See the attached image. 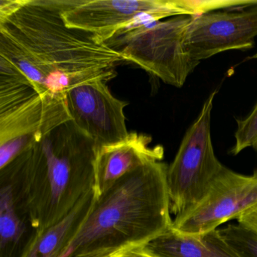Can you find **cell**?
<instances>
[{
    "instance_id": "cell-4",
    "label": "cell",
    "mask_w": 257,
    "mask_h": 257,
    "mask_svg": "<svg viewBox=\"0 0 257 257\" xmlns=\"http://www.w3.org/2000/svg\"><path fill=\"white\" fill-rule=\"evenodd\" d=\"M192 20V16H176L127 31L106 44L118 51L124 61L135 63L168 85L181 88L200 64L185 46Z\"/></svg>"
},
{
    "instance_id": "cell-18",
    "label": "cell",
    "mask_w": 257,
    "mask_h": 257,
    "mask_svg": "<svg viewBox=\"0 0 257 257\" xmlns=\"http://www.w3.org/2000/svg\"><path fill=\"white\" fill-rule=\"evenodd\" d=\"M237 220L238 223L257 228V207L242 215Z\"/></svg>"
},
{
    "instance_id": "cell-13",
    "label": "cell",
    "mask_w": 257,
    "mask_h": 257,
    "mask_svg": "<svg viewBox=\"0 0 257 257\" xmlns=\"http://www.w3.org/2000/svg\"><path fill=\"white\" fill-rule=\"evenodd\" d=\"M144 246L159 257H240L225 241L219 229L186 234L171 227Z\"/></svg>"
},
{
    "instance_id": "cell-10",
    "label": "cell",
    "mask_w": 257,
    "mask_h": 257,
    "mask_svg": "<svg viewBox=\"0 0 257 257\" xmlns=\"http://www.w3.org/2000/svg\"><path fill=\"white\" fill-rule=\"evenodd\" d=\"M171 0H72L62 17L69 28L89 33L106 43L140 15L165 8Z\"/></svg>"
},
{
    "instance_id": "cell-7",
    "label": "cell",
    "mask_w": 257,
    "mask_h": 257,
    "mask_svg": "<svg viewBox=\"0 0 257 257\" xmlns=\"http://www.w3.org/2000/svg\"><path fill=\"white\" fill-rule=\"evenodd\" d=\"M257 207V169L242 175L224 166L204 198L192 210L173 219L172 228L186 234L217 229L218 226Z\"/></svg>"
},
{
    "instance_id": "cell-2",
    "label": "cell",
    "mask_w": 257,
    "mask_h": 257,
    "mask_svg": "<svg viewBox=\"0 0 257 257\" xmlns=\"http://www.w3.org/2000/svg\"><path fill=\"white\" fill-rule=\"evenodd\" d=\"M97 150L70 120L0 169V183L11 187L38 234L65 219L94 190Z\"/></svg>"
},
{
    "instance_id": "cell-8",
    "label": "cell",
    "mask_w": 257,
    "mask_h": 257,
    "mask_svg": "<svg viewBox=\"0 0 257 257\" xmlns=\"http://www.w3.org/2000/svg\"><path fill=\"white\" fill-rule=\"evenodd\" d=\"M192 17L185 46L197 62L225 51L246 50L253 46L257 36V4Z\"/></svg>"
},
{
    "instance_id": "cell-16",
    "label": "cell",
    "mask_w": 257,
    "mask_h": 257,
    "mask_svg": "<svg viewBox=\"0 0 257 257\" xmlns=\"http://www.w3.org/2000/svg\"><path fill=\"white\" fill-rule=\"evenodd\" d=\"M237 128L234 138L235 144L231 150L233 155H237L248 147H255L257 144V103L248 116L237 120Z\"/></svg>"
},
{
    "instance_id": "cell-9",
    "label": "cell",
    "mask_w": 257,
    "mask_h": 257,
    "mask_svg": "<svg viewBox=\"0 0 257 257\" xmlns=\"http://www.w3.org/2000/svg\"><path fill=\"white\" fill-rule=\"evenodd\" d=\"M106 82L92 81L66 92L67 107L75 124L97 148L123 141L128 135L124 109L127 102L112 95Z\"/></svg>"
},
{
    "instance_id": "cell-6",
    "label": "cell",
    "mask_w": 257,
    "mask_h": 257,
    "mask_svg": "<svg viewBox=\"0 0 257 257\" xmlns=\"http://www.w3.org/2000/svg\"><path fill=\"white\" fill-rule=\"evenodd\" d=\"M70 120L66 93L37 94L0 111V169Z\"/></svg>"
},
{
    "instance_id": "cell-19",
    "label": "cell",
    "mask_w": 257,
    "mask_h": 257,
    "mask_svg": "<svg viewBox=\"0 0 257 257\" xmlns=\"http://www.w3.org/2000/svg\"><path fill=\"white\" fill-rule=\"evenodd\" d=\"M251 58H252V59H257V52L255 55H252V56L251 57Z\"/></svg>"
},
{
    "instance_id": "cell-11",
    "label": "cell",
    "mask_w": 257,
    "mask_h": 257,
    "mask_svg": "<svg viewBox=\"0 0 257 257\" xmlns=\"http://www.w3.org/2000/svg\"><path fill=\"white\" fill-rule=\"evenodd\" d=\"M150 135L131 132L123 141L97 150L95 165L96 195H100L127 173L153 162H162V146L150 147Z\"/></svg>"
},
{
    "instance_id": "cell-15",
    "label": "cell",
    "mask_w": 257,
    "mask_h": 257,
    "mask_svg": "<svg viewBox=\"0 0 257 257\" xmlns=\"http://www.w3.org/2000/svg\"><path fill=\"white\" fill-rule=\"evenodd\" d=\"M219 231L239 256L257 257V228L237 222Z\"/></svg>"
},
{
    "instance_id": "cell-21",
    "label": "cell",
    "mask_w": 257,
    "mask_h": 257,
    "mask_svg": "<svg viewBox=\"0 0 257 257\" xmlns=\"http://www.w3.org/2000/svg\"><path fill=\"white\" fill-rule=\"evenodd\" d=\"M100 257H107V256H106H106H100Z\"/></svg>"
},
{
    "instance_id": "cell-20",
    "label": "cell",
    "mask_w": 257,
    "mask_h": 257,
    "mask_svg": "<svg viewBox=\"0 0 257 257\" xmlns=\"http://www.w3.org/2000/svg\"><path fill=\"white\" fill-rule=\"evenodd\" d=\"M255 148L257 149V144H256V146H255Z\"/></svg>"
},
{
    "instance_id": "cell-1",
    "label": "cell",
    "mask_w": 257,
    "mask_h": 257,
    "mask_svg": "<svg viewBox=\"0 0 257 257\" xmlns=\"http://www.w3.org/2000/svg\"><path fill=\"white\" fill-rule=\"evenodd\" d=\"M72 0H0V57L14 64L40 94L66 93L117 76L124 61L92 34L69 28L62 13Z\"/></svg>"
},
{
    "instance_id": "cell-14",
    "label": "cell",
    "mask_w": 257,
    "mask_h": 257,
    "mask_svg": "<svg viewBox=\"0 0 257 257\" xmlns=\"http://www.w3.org/2000/svg\"><path fill=\"white\" fill-rule=\"evenodd\" d=\"M94 198V189L82 198L65 219L38 234L24 257H60L88 216Z\"/></svg>"
},
{
    "instance_id": "cell-5",
    "label": "cell",
    "mask_w": 257,
    "mask_h": 257,
    "mask_svg": "<svg viewBox=\"0 0 257 257\" xmlns=\"http://www.w3.org/2000/svg\"><path fill=\"white\" fill-rule=\"evenodd\" d=\"M216 93L213 91L204 102L168 166L171 212L175 217L192 210L204 198L224 167L215 155L210 135L211 111Z\"/></svg>"
},
{
    "instance_id": "cell-17",
    "label": "cell",
    "mask_w": 257,
    "mask_h": 257,
    "mask_svg": "<svg viewBox=\"0 0 257 257\" xmlns=\"http://www.w3.org/2000/svg\"><path fill=\"white\" fill-rule=\"evenodd\" d=\"M107 257H159L146 249L144 245H132L124 246L115 252H112Z\"/></svg>"
},
{
    "instance_id": "cell-3",
    "label": "cell",
    "mask_w": 257,
    "mask_h": 257,
    "mask_svg": "<svg viewBox=\"0 0 257 257\" xmlns=\"http://www.w3.org/2000/svg\"><path fill=\"white\" fill-rule=\"evenodd\" d=\"M168 165L146 164L96 195L88 216L60 257H100L146 245L172 227Z\"/></svg>"
},
{
    "instance_id": "cell-12",
    "label": "cell",
    "mask_w": 257,
    "mask_h": 257,
    "mask_svg": "<svg viewBox=\"0 0 257 257\" xmlns=\"http://www.w3.org/2000/svg\"><path fill=\"white\" fill-rule=\"evenodd\" d=\"M0 257H24L38 235L11 187L0 183Z\"/></svg>"
}]
</instances>
